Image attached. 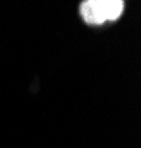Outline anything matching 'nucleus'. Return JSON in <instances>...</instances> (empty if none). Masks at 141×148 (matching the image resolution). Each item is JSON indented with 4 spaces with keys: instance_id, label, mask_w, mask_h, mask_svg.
I'll list each match as a JSON object with an SVG mask.
<instances>
[{
    "instance_id": "nucleus-1",
    "label": "nucleus",
    "mask_w": 141,
    "mask_h": 148,
    "mask_svg": "<svg viewBox=\"0 0 141 148\" xmlns=\"http://www.w3.org/2000/svg\"><path fill=\"white\" fill-rule=\"evenodd\" d=\"M123 8L122 0H88L80 5V15L89 25H101L107 21H116Z\"/></svg>"
}]
</instances>
